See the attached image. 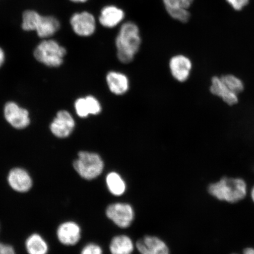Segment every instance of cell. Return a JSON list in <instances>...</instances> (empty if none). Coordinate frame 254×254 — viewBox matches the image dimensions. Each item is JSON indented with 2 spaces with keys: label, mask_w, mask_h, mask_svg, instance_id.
Here are the masks:
<instances>
[{
  "label": "cell",
  "mask_w": 254,
  "mask_h": 254,
  "mask_svg": "<svg viewBox=\"0 0 254 254\" xmlns=\"http://www.w3.org/2000/svg\"><path fill=\"white\" fill-rule=\"evenodd\" d=\"M142 43L140 30L135 22H125L120 27L116 38L117 58L120 62L128 64L134 60Z\"/></svg>",
  "instance_id": "6da1fadb"
},
{
  "label": "cell",
  "mask_w": 254,
  "mask_h": 254,
  "mask_svg": "<svg viewBox=\"0 0 254 254\" xmlns=\"http://www.w3.org/2000/svg\"><path fill=\"white\" fill-rule=\"evenodd\" d=\"M69 1L73 3H76V4H83V3L87 2L90 0H69Z\"/></svg>",
  "instance_id": "f546056e"
},
{
  "label": "cell",
  "mask_w": 254,
  "mask_h": 254,
  "mask_svg": "<svg viewBox=\"0 0 254 254\" xmlns=\"http://www.w3.org/2000/svg\"><path fill=\"white\" fill-rule=\"evenodd\" d=\"M60 243L65 246H74L81 238V229L74 222L68 221L60 225L57 230Z\"/></svg>",
  "instance_id": "4fadbf2b"
},
{
  "label": "cell",
  "mask_w": 254,
  "mask_h": 254,
  "mask_svg": "<svg viewBox=\"0 0 254 254\" xmlns=\"http://www.w3.org/2000/svg\"><path fill=\"white\" fill-rule=\"evenodd\" d=\"M208 192L212 196L228 203H237L246 198L247 185L241 178L225 177L209 184Z\"/></svg>",
  "instance_id": "7a4b0ae2"
},
{
  "label": "cell",
  "mask_w": 254,
  "mask_h": 254,
  "mask_svg": "<svg viewBox=\"0 0 254 254\" xmlns=\"http://www.w3.org/2000/svg\"><path fill=\"white\" fill-rule=\"evenodd\" d=\"M72 30L77 36L89 37L97 30V20L95 16L88 11L76 12L69 19Z\"/></svg>",
  "instance_id": "8992f818"
},
{
  "label": "cell",
  "mask_w": 254,
  "mask_h": 254,
  "mask_svg": "<svg viewBox=\"0 0 254 254\" xmlns=\"http://www.w3.org/2000/svg\"><path fill=\"white\" fill-rule=\"evenodd\" d=\"M5 59L6 56L4 50H3L2 47H0V68L4 65L5 62Z\"/></svg>",
  "instance_id": "83f0119b"
},
{
  "label": "cell",
  "mask_w": 254,
  "mask_h": 254,
  "mask_svg": "<svg viewBox=\"0 0 254 254\" xmlns=\"http://www.w3.org/2000/svg\"><path fill=\"white\" fill-rule=\"evenodd\" d=\"M106 183L110 192L114 195L120 196L125 193L126 183L118 173L111 172L108 174Z\"/></svg>",
  "instance_id": "ffe728a7"
},
{
  "label": "cell",
  "mask_w": 254,
  "mask_h": 254,
  "mask_svg": "<svg viewBox=\"0 0 254 254\" xmlns=\"http://www.w3.org/2000/svg\"><path fill=\"white\" fill-rule=\"evenodd\" d=\"M126 17V12L119 6L109 4L101 8L98 22L104 28H116L123 23Z\"/></svg>",
  "instance_id": "9c48e42d"
},
{
  "label": "cell",
  "mask_w": 254,
  "mask_h": 254,
  "mask_svg": "<svg viewBox=\"0 0 254 254\" xmlns=\"http://www.w3.org/2000/svg\"><path fill=\"white\" fill-rule=\"evenodd\" d=\"M111 254H132L134 245L131 238L125 235L114 237L110 244Z\"/></svg>",
  "instance_id": "ac0fdd59"
},
{
  "label": "cell",
  "mask_w": 254,
  "mask_h": 254,
  "mask_svg": "<svg viewBox=\"0 0 254 254\" xmlns=\"http://www.w3.org/2000/svg\"><path fill=\"white\" fill-rule=\"evenodd\" d=\"M220 78L222 81L234 93L238 95L244 90V82L236 75L233 74L222 75Z\"/></svg>",
  "instance_id": "7402d4cb"
},
{
  "label": "cell",
  "mask_w": 254,
  "mask_h": 254,
  "mask_svg": "<svg viewBox=\"0 0 254 254\" xmlns=\"http://www.w3.org/2000/svg\"><path fill=\"white\" fill-rule=\"evenodd\" d=\"M28 254H47L48 245L39 234H33L28 237L25 243Z\"/></svg>",
  "instance_id": "d6986e66"
},
{
  "label": "cell",
  "mask_w": 254,
  "mask_h": 254,
  "mask_svg": "<svg viewBox=\"0 0 254 254\" xmlns=\"http://www.w3.org/2000/svg\"><path fill=\"white\" fill-rule=\"evenodd\" d=\"M42 15L33 9H27L22 15L21 28L25 31H36Z\"/></svg>",
  "instance_id": "44dd1931"
},
{
  "label": "cell",
  "mask_w": 254,
  "mask_h": 254,
  "mask_svg": "<svg viewBox=\"0 0 254 254\" xmlns=\"http://www.w3.org/2000/svg\"><path fill=\"white\" fill-rule=\"evenodd\" d=\"M243 254H254V249L253 248H247L243 251Z\"/></svg>",
  "instance_id": "f1b7e54d"
},
{
  "label": "cell",
  "mask_w": 254,
  "mask_h": 254,
  "mask_svg": "<svg viewBox=\"0 0 254 254\" xmlns=\"http://www.w3.org/2000/svg\"><path fill=\"white\" fill-rule=\"evenodd\" d=\"M75 126V121L72 114L67 110H62L54 117L49 128L51 133L56 137L64 139L72 134Z\"/></svg>",
  "instance_id": "52a82bcc"
},
{
  "label": "cell",
  "mask_w": 254,
  "mask_h": 254,
  "mask_svg": "<svg viewBox=\"0 0 254 254\" xmlns=\"http://www.w3.org/2000/svg\"><path fill=\"white\" fill-rule=\"evenodd\" d=\"M106 82L110 91L114 94L122 95L129 90V79L122 72L115 71L108 72Z\"/></svg>",
  "instance_id": "2e32d148"
},
{
  "label": "cell",
  "mask_w": 254,
  "mask_h": 254,
  "mask_svg": "<svg viewBox=\"0 0 254 254\" xmlns=\"http://www.w3.org/2000/svg\"><path fill=\"white\" fill-rule=\"evenodd\" d=\"M235 10L240 11L249 4L250 0H226Z\"/></svg>",
  "instance_id": "484cf974"
},
{
  "label": "cell",
  "mask_w": 254,
  "mask_h": 254,
  "mask_svg": "<svg viewBox=\"0 0 254 254\" xmlns=\"http://www.w3.org/2000/svg\"><path fill=\"white\" fill-rule=\"evenodd\" d=\"M74 109L77 115L82 119L89 116H97L102 111L100 101L93 95L78 98L74 102Z\"/></svg>",
  "instance_id": "8fae6325"
},
{
  "label": "cell",
  "mask_w": 254,
  "mask_h": 254,
  "mask_svg": "<svg viewBox=\"0 0 254 254\" xmlns=\"http://www.w3.org/2000/svg\"><path fill=\"white\" fill-rule=\"evenodd\" d=\"M136 247L141 254H170L167 244L157 237L146 236L138 240Z\"/></svg>",
  "instance_id": "7c38bea8"
},
{
  "label": "cell",
  "mask_w": 254,
  "mask_h": 254,
  "mask_svg": "<svg viewBox=\"0 0 254 254\" xmlns=\"http://www.w3.org/2000/svg\"><path fill=\"white\" fill-rule=\"evenodd\" d=\"M0 254H15L11 246L0 243Z\"/></svg>",
  "instance_id": "4316f807"
},
{
  "label": "cell",
  "mask_w": 254,
  "mask_h": 254,
  "mask_svg": "<svg viewBox=\"0 0 254 254\" xmlns=\"http://www.w3.org/2000/svg\"><path fill=\"white\" fill-rule=\"evenodd\" d=\"M211 82L209 91L212 95L220 98L229 106H234L238 103L239 99L238 95L234 93L226 86V85L222 81L220 77L214 76L211 78Z\"/></svg>",
  "instance_id": "9a60e30c"
},
{
  "label": "cell",
  "mask_w": 254,
  "mask_h": 254,
  "mask_svg": "<svg viewBox=\"0 0 254 254\" xmlns=\"http://www.w3.org/2000/svg\"><path fill=\"white\" fill-rule=\"evenodd\" d=\"M61 28V23L58 18L52 15H42L36 33L41 39H50Z\"/></svg>",
  "instance_id": "e0dca14e"
},
{
  "label": "cell",
  "mask_w": 254,
  "mask_h": 254,
  "mask_svg": "<svg viewBox=\"0 0 254 254\" xmlns=\"http://www.w3.org/2000/svg\"><path fill=\"white\" fill-rule=\"evenodd\" d=\"M66 55L65 48L58 41L51 39H43L33 52L34 59L41 64L50 68L61 66Z\"/></svg>",
  "instance_id": "3957f363"
},
{
  "label": "cell",
  "mask_w": 254,
  "mask_h": 254,
  "mask_svg": "<svg viewBox=\"0 0 254 254\" xmlns=\"http://www.w3.org/2000/svg\"><path fill=\"white\" fill-rule=\"evenodd\" d=\"M166 10L168 15L175 20L186 23L189 22L190 14L189 9L183 7L167 8Z\"/></svg>",
  "instance_id": "603a6c76"
},
{
  "label": "cell",
  "mask_w": 254,
  "mask_h": 254,
  "mask_svg": "<svg viewBox=\"0 0 254 254\" xmlns=\"http://www.w3.org/2000/svg\"><path fill=\"white\" fill-rule=\"evenodd\" d=\"M3 115L6 122L15 129L23 130L31 125L29 111L15 101H9L5 103L3 108Z\"/></svg>",
  "instance_id": "5b68a950"
},
{
  "label": "cell",
  "mask_w": 254,
  "mask_h": 254,
  "mask_svg": "<svg viewBox=\"0 0 254 254\" xmlns=\"http://www.w3.org/2000/svg\"><path fill=\"white\" fill-rule=\"evenodd\" d=\"M169 67L171 75L174 79L180 82L188 80L192 70V64L186 56H174L170 60Z\"/></svg>",
  "instance_id": "30bf717a"
},
{
  "label": "cell",
  "mask_w": 254,
  "mask_h": 254,
  "mask_svg": "<svg viewBox=\"0 0 254 254\" xmlns=\"http://www.w3.org/2000/svg\"><path fill=\"white\" fill-rule=\"evenodd\" d=\"M108 218L117 226L128 228L134 218V212L131 205L127 203H114L108 206L106 211Z\"/></svg>",
  "instance_id": "ba28073f"
},
{
  "label": "cell",
  "mask_w": 254,
  "mask_h": 254,
  "mask_svg": "<svg viewBox=\"0 0 254 254\" xmlns=\"http://www.w3.org/2000/svg\"><path fill=\"white\" fill-rule=\"evenodd\" d=\"M251 197H252L253 201L254 203V186L253 187L252 190H251Z\"/></svg>",
  "instance_id": "4dcf8cb0"
},
{
  "label": "cell",
  "mask_w": 254,
  "mask_h": 254,
  "mask_svg": "<svg viewBox=\"0 0 254 254\" xmlns=\"http://www.w3.org/2000/svg\"><path fill=\"white\" fill-rule=\"evenodd\" d=\"M73 167L82 179L92 180L103 173L104 163L100 155L95 152L79 151Z\"/></svg>",
  "instance_id": "277c9868"
},
{
  "label": "cell",
  "mask_w": 254,
  "mask_h": 254,
  "mask_svg": "<svg viewBox=\"0 0 254 254\" xmlns=\"http://www.w3.org/2000/svg\"><path fill=\"white\" fill-rule=\"evenodd\" d=\"M81 254H103V250L97 244L90 243L84 247Z\"/></svg>",
  "instance_id": "d4e9b609"
},
{
  "label": "cell",
  "mask_w": 254,
  "mask_h": 254,
  "mask_svg": "<svg viewBox=\"0 0 254 254\" xmlns=\"http://www.w3.org/2000/svg\"><path fill=\"white\" fill-rule=\"evenodd\" d=\"M165 8L183 7L189 9L192 4L193 0H162Z\"/></svg>",
  "instance_id": "cb8c5ba5"
},
{
  "label": "cell",
  "mask_w": 254,
  "mask_h": 254,
  "mask_svg": "<svg viewBox=\"0 0 254 254\" xmlns=\"http://www.w3.org/2000/svg\"><path fill=\"white\" fill-rule=\"evenodd\" d=\"M8 182L11 188L19 192H26L33 186L29 174L20 168H15L10 171Z\"/></svg>",
  "instance_id": "5bb4252c"
}]
</instances>
